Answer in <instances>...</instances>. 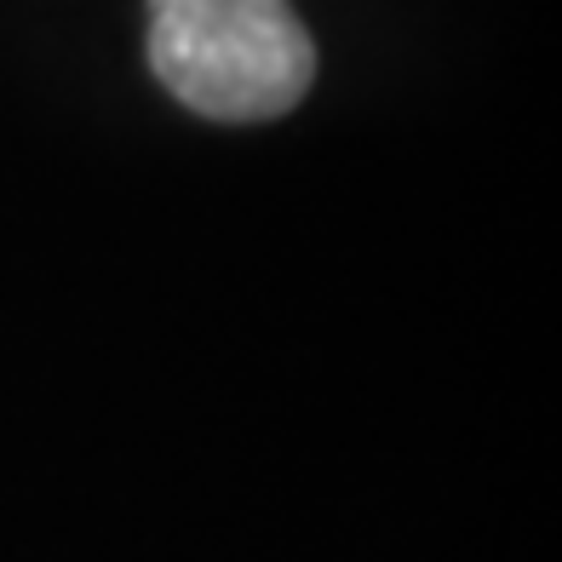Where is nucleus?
<instances>
[{"label":"nucleus","instance_id":"f257e3e1","mask_svg":"<svg viewBox=\"0 0 562 562\" xmlns=\"http://www.w3.org/2000/svg\"><path fill=\"white\" fill-rule=\"evenodd\" d=\"M149 69L207 121H270L311 92L316 41L288 0H149Z\"/></svg>","mask_w":562,"mask_h":562}]
</instances>
